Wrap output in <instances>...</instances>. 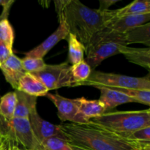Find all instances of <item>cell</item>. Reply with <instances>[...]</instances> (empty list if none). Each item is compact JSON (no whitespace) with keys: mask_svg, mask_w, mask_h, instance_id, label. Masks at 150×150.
Wrapping results in <instances>:
<instances>
[{"mask_svg":"<svg viewBox=\"0 0 150 150\" xmlns=\"http://www.w3.org/2000/svg\"><path fill=\"white\" fill-rule=\"evenodd\" d=\"M59 23H64L70 34L74 35L86 48L97 32L105 27L112 18V10L91 9L79 0L54 1Z\"/></svg>","mask_w":150,"mask_h":150,"instance_id":"obj_1","label":"cell"},{"mask_svg":"<svg viewBox=\"0 0 150 150\" xmlns=\"http://www.w3.org/2000/svg\"><path fill=\"white\" fill-rule=\"evenodd\" d=\"M59 127L69 144L88 150H131L143 143L125 139L90 122L62 123Z\"/></svg>","mask_w":150,"mask_h":150,"instance_id":"obj_2","label":"cell"},{"mask_svg":"<svg viewBox=\"0 0 150 150\" xmlns=\"http://www.w3.org/2000/svg\"><path fill=\"white\" fill-rule=\"evenodd\" d=\"M125 45L124 34L104 27L92 36L85 48V62L95 70L107 58L120 54V48Z\"/></svg>","mask_w":150,"mask_h":150,"instance_id":"obj_3","label":"cell"},{"mask_svg":"<svg viewBox=\"0 0 150 150\" xmlns=\"http://www.w3.org/2000/svg\"><path fill=\"white\" fill-rule=\"evenodd\" d=\"M89 122L117 135L150 127V110L107 111Z\"/></svg>","mask_w":150,"mask_h":150,"instance_id":"obj_4","label":"cell"},{"mask_svg":"<svg viewBox=\"0 0 150 150\" xmlns=\"http://www.w3.org/2000/svg\"><path fill=\"white\" fill-rule=\"evenodd\" d=\"M81 86H103L108 88H124L150 90L149 75L144 77H133L121 74L92 70L89 77Z\"/></svg>","mask_w":150,"mask_h":150,"instance_id":"obj_5","label":"cell"},{"mask_svg":"<svg viewBox=\"0 0 150 150\" xmlns=\"http://www.w3.org/2000/svg\"><path fill=\"white\" fill-rule=\"evenodd\" d=\"M2 136L14 144H21L26 150H43L31 128L28 119L14 117L4 123Z\"/></svg>","mask_w":150,"mask_h":150,"instance_id":"obj_6","label":"cell"},{"mask_svg":"<svg viewBox=\"0 0 150 150\" xmlns=\"http://www.w3.org/2000/svg\"><path fill=\"white\" fill-rule=\"evenodd\" d=\"M32 74L38 78L48 91L79 86L72 76L71 66L67 62L58 64H46L40 71Z\"/></svg>","mask_w":150,"mask_h":150,"instance_id":"obj_7","label":"cell"},{"mask_svg":"<svg viewBox=\"0 0 150 150\" xmlns=\"http://www.w3.org/2000/svg\"><path fill=\"white\" fill-rule=\"evenodd\" d=\"M45 97H47L57 108V116L62 122L68 121L74 124H85L89 122L81 114L73 99L64 98L58 93H48Z\"/></svg>","mask_w":150,"mask_h":150,"instance_id":"obj_8","label":"cell"},{"mask_svg":"<svg viewBox=\"0 0 150 150\" xmlns=\"http://www.w3.org/2000/svg\"><path fill=\"white\" fill-rule=\"evenodd\" d=\"M29 121L34 136L40 144L44 140L52 137L61 138L66 140L59 125H53L52 123L43 120L38 114L37 108L32 110L30 113Z\"/></svg>","mask_w":150,"mask_h":150,"instance_id":"obj_9","label":"cell"},{"mask_svg":"<svg viewBox=\"0 0 150 150\" xmlns=\"http://www.w3.org/2000/svg\"><path fill=\"white\" fill-rule=\"evenodd\" d=\"M69 32L64 23H59L57 30L51 34L48 38H47L42 43L40 44L35 48L31 51L25 53L26 57H32V58H40L42 59L47 53L55 46L62 40L67 39Z\"/></svg>","mask_w":150,"mask_h":150,"instance_id":"obj_10","label":"cell"},{"mask_svg":"<svg viewBox=\"0 0 150 150\" xmlns=\"http://www.w3.org/2000/svg\"><path fill=\"white\" fill-rule=\"evenodd\" d=\"M0 70L7 83H10L15 90L18 89L21 79L26 73L23 68L21 59L14 54L0 65Z\"/></svg>","mask_w":150,"mask_h":150,"instance_id":"obj_11","label":"cell"},{"mask_svg":"<svg viewBox=\"0 0 150 150\" xmlns=\"http://www.w3.org/2000/svg\"><path fill=\"white\" fill-rule=\"evenodd\" d=\"M149 21L150 13L113 18L105 23V27L120 33L124 34L133 28L149 23Z\"/></svg>","mask_w":150,"mask_h":150,"instance_id":"obj_12","label":"cell"},{"mask_svg":"<svg viewBox=\"0 0 150 150\" xmlns=\"http://www.w3.org/2000/svg\"><path fill=\"white\" fill-rule=\"evenodd\" d=\"M95 88L99 89L100 92L99 100L105 105L106 112L122 104L134 103L133 99L118 91L109 89L108 87H103V86H97Z\"/></svg>","mask_w":150,"mask_h":150,"instance_id":"obj_13","label":"cell"},{"mask_svg":"<svg viewBox=\"0 0 150 150\" xmlns=\"http://www.w3.org/2000/svg\"><path fill=\"white\" fill-rule=\"evenodd\" d=\"M120 54H123L130 62L141 66L150 71V48H132L125 45L120 48Z\"/></svg>","mask_w":150,"mask_h":150,"instance_id":"obj_14","label":"cell"},{"mask_svg":"<svg viewBox=\"0 0 150 150\" xmlns=\"http://www.w3.org/2000/svg\"><path fill=\"white\" fill-rule=\"evenodd\" d=\"M18 90L37 98L45 96L48 93L46 86L38 78L27 73L21 79Z\"/></svg>","mask_w":150,"mask_h":150,"instance_id":"obj_15","label":"cell"},{"mask_svg":"<svg viewBox=\"0 0 150 150\" xmlns=\"http://www.w3.org/2000/svg\"><path fill=\"white\" fill-rule=\"evenodd\" d=\"M73 100L81 114L89 121L91 119L100 117L106 112L105 105L99 100H87L85 98Z\"/></svg>","mask_w":150,"mask_h":150,"instance_id":"obj_16","label":"cell"},{"mask_svg":"<svg viewBox=\"0 0 150 150\" xmlns=\"http://www.w3.org/2000/svg\"><path fill=\"white\" fill-rule=\"evenodd\" d=\"M15 92L16 94V105L14 117L29 120L30 113L36 108L38 98L27 95L18 89L15 90Z\"/></svg>","mask_w":150,"mask_h":150,"instance_id":"obj_17","label":"cell"},{"mask_svg":"<svg viewBox=\"0 0 150 150\" xmlns=\"http://www.w3.org/2000/svg\"><path fill=\"white\" fill-rule=\"evenodd\" d=\"M150 13L149 0H135L125 7L112 10L113 18H120L127 16H136Z\"/></svg>","mask_w":150,"mask_h":150,"instance_id":"obj_18","label":"cell"},{"mask_svg":"<svg viewBox=\"0 0 150 150\" xmlns=\"http://www.w3.org/2000/svg\"><path fill=\"white\" fill-rule=\"evenodd\" d=\"M127 45L133 43H142L150 46V23L136 26L124 33Z\"/></svg>","mask_w":150,"mask_h":150,"instance_id":"obj_19","label":"cell"},{"mask_svg":"<svg viewBox=\"0 0 150 150\" xmlns=\"http://www.w3.org/2000/svg\"><path fill=\"white\" fill-rule=\"evenodd\" d=\"M68 42V61L72 65L84 60L83 56L85 48L81 42L74 36L69 33L67 36Z\"/></svg>","mask_w":150,"mask_h":150,"instance_id":"obj_20","label":"cell"},{"mask_svg":"<svg viewBox=\"0 0 150 150\" xmlns=\"http://www.w3.org/2000/svg\"><path fill=\"white\" fill-rule=\"evenodd\" d=\"M16 105V94L14 92H7L0 98V117L6 121L14 118Z\"/></svg>","mask_w":150,"mask_h":150,"instance_id":"obj_21","label":"cell"},{"mask_svg":"<svg viewBox=\"0 0 150 150\" xmlns=\"http://www.w3.org/2000/svg\"><path fill=\"white\" fill-rule=\"evenodd\" d=\"M114 90L118 91L127 95L134 100V103L150 105V90L136 89H124V88H109Z\"/></svg>","mask_w":150,"mask_h":150,"instance_id":"obj_22","label":"cell"},{"mask_svg":"<svg viewBox=\"0 0 150 150\" xmlns=\"http://www.w3.org/2000/svg\"><path fill=\"white\" fill-rule=\"evenodd\" d=\"M91 72L92 70L85 60L71 65L72 76L74 80L79 83V86H81V83L89 77Z\"/></svg>","mask_w":150,"mask_h":150,"instance_id":"obj_23","label":"cell"},{"mask_svg":"<svg viewBox=\"0 0 150 150\" xmlns=\"http://www.w3.org/2000/svg\"><path fill=\"white\" fill-rule=\"evenodd\" d=\"M14 38V31L8 19L0 21V41L13 50Z\"/></svg>","mask_w":150,"mask_h":150,"instance_id":"obj_24","label":"cell"},{"mask_svg":"<svg viewBox=\"0 0 150 150\" xmlns=\"http://www.w3.org/2000/svg\"><path fill=\"white\" fill-rule=\"evenodd\" d=\"M129 141L139 142H150V127H142L129 133L119 135Z\"/></svg>","mask_w":150,"mask_h":150,"instance_id":"obj_25","label":"cell"},{"mask_svg":"<svg viewBox=\"0 0 150 150\" xmlns=\"http://www.w3.org/2000/svg\"><path fill=\"white\" fill-rule=\"evenodd\" d=\"M43 150H72L68 142L58 137L49 138L41 143Z\"/></svg>","mask_w":150,"mask_h":150,"instance_id":"obj_26","label":"cell"},{"mask_svg":"<svg viewBox=\"0 0 150 150\" xmlns=\"http://www.w3.org/2000/svg\"><path fill=\"white\" fill-rule=\"evenodd\" d=\"M21 64L23 68L27 73H34L36 72L40 71L46 65L43 61V59L40 58H32V57H26L22 59Z\"/></svg>","mask_w":150,"mask_h":150,"instance_id":"obj_27","label":"cell"},{"mask_svg":"<svg viewBox=\"0 0 150 150\" xmlns=\"http://www.w3.org/2000/svg\"><path fill=\"white\" fill-rule=\"evenodd\" d=\"M14 2V0H0V6L3 7L2 13L0 16V21L7 19L12 4Z\"/></svg>","mask_w":150,"mask_h":150,"instance_id":"obj_28","label":"cell"},{"mask_svg":"<svg viewBox=\"0 0 150 150\" xmlns=\"http://www.w3.org/2000/svg\"><path fill=\"white\" fill-rule=\"evenodd\" d=\"M13 54V50L9 48L4 42L0 41V65L3 64Z\"/></svg>","mask_w":150,"mask_h":150,"instance_id":"obj_29","label":"cell"},{"mask_svg":"<svg viewBox=\"0 0 150 150\" xmlns=\"http://www.w3.org/2000/svg\"><path fill=\"white\" fill-rule=\"evenodd\" d=\"M120 1V0H100V7L98 10H102V11L108 10L111 6Z\"/></svg>","mask_w":150,"mask_h":150,"instance_id":"obj_30","label":"cell"},{"mask_svg":"<svg viewBox=\"0 0 150 150\" xmlns=\"http://www.w3.org/2000/svg\"><path fill=\"white\" fill-rule=\"evenodd\" d=\"M131 150H150V142H143L142 144Z\"/></svg>","mask_w":150,"mask_h":150,"instance_id":"obj_31","label":"cell"},{"mask_svg":"<svg viewBox=\"0 0 150 150\" xmlns=\"http://www.w3.org/2000/svg\"><path fill=\"white\" fill-rule=\"evenodd\" d=\"M7 142H8V141H7ZM9 142V144H10V150H23V149H20L19 147H18L16 144H14L12 143V142Z\"/></svg>","mask_w":150,"mask_h":150,"instance_id":"obj_32","label":"cell"},{"mask_svg":"<svg viewBox=\"0 0 150 150\" xmlns=\"http://www.w3.org/2000/svg\"><path fill=\"white\" fill-rule=\"evenodd\" d=\"M6 142H7V141H6L5 139L1 136V134H0V149H2V148L4 147V145H5L6 144Z\"/></svg>","mask_w":150,"mask_h":150,"instance_id":"obj_33","label":"cell"},{"mask_svg":"<svg viewBox=\"0 0 150 150\" xmlns=\"http://www.w3.org/2000/svg\"><path fill=\"white\" fill-rule=\"evenodd\" d=\"M4 124V120L2 118V117H0V134H1V133H2Z\"/></svg>","mask_w":150,"mask_h":150,"instance_id":"obj_34","label":"cell"},{"mask_svg":"<svg viewBox=\"0 0 150 150\" xmlns=\"http://www.w3.org/2000/svg\"><path fill=\"white\" fill-rule=\"evenodd\" d=\"M70 146V147H71L72 150H88L86 149H84V148H81V147H79V146H75V145H73V144H69Z\"/></svg>","mask_w":150,"mask_h":150,"instance_id":"obj_35","label":"cell"},{"mask_svg":"<svg viewBox=\"0 0 150 150\" xmlns=\"http://www.w3.org/2000/svg\"><path fill=\"white\" fill-rule=\"evenodd\" d=\"M7 141V140H6ZM4 150H10V144H9V142H6V144H5V146H4Z\"/></svg>","mask_w":150,"mask_h":150,"instance_id":"obj_36","label":"cell"},{"mask_svg":"<svg viewBox=\"0 0 150 150\" xmlns=\"http://www.w3.org/2000/svg\"><path fill=\"white\" fill-rule=\"evenodd\" d=\"M4 146H5V145H4ZM4 147L2 148V149H0V150H4Z\"/></svg>","mask_w":150,"mask_h":150,"instance_id":"obj_37","label":"cell"}]
</instances>
